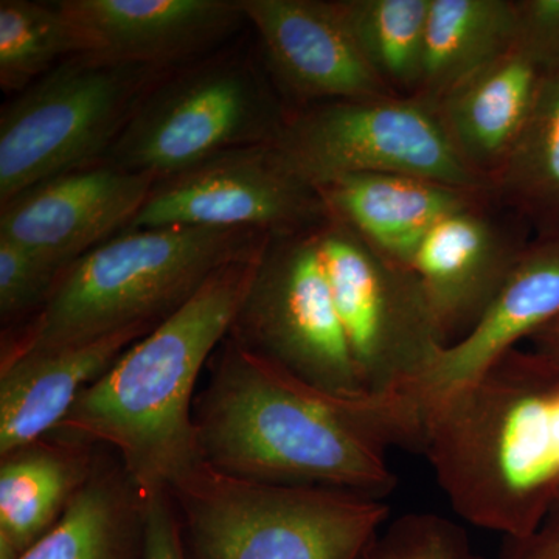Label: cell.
I'll list each match as a JSON object with an SVG mask.
<instances>
[{
	"instance_id": "603a6c76",
	"label": "cell",
	"mask_w": 559,
	"mask_h": 559,
	"mask_svg": "<svg viewBox=\"0 0 559 559\" xmlns=\"http://www.w3.org/2000/svg\"><path fill=\"white\" fill-rule=\"evenodd\" d=\"M489 191L520 215L535 237L559 234V70Z\"/></svg>"
},
{
	"instance_id": "30bf717a",
	"label": "cell",
	"mask_w": 559,
	"mask_h": 559,
	"mask_svg": "<svg viewBox=\"0 0 559 559\" xmlns=\"http://www.w3.org/2000/svg\"><path fill=\"white\" fill-rule=\"evenodd\" d=\"M331 296L360 388L403 393L448 347L415 272L374 252L341 221L319 229Z\"/></svg>"
},
{
	"instance_id": "7c38bea8",
	"label": "cell",
	"mask_w": 559,
	"mask_h": 559,
	"mask_svg": "<svg viewBox=\"0 0 559 559\" xmlns=\"http://www.w3.org/2000/svg\"><path fill=\"white\" fill-rule=\"evenodd\" d=\"M533 238L532 227L491 191L429 230L411 270L448 347L479 322Z\"/></svg>"
},
{
	"instance_id": "277c9868",
	"label": "cell",
	"mask_w": 559,
	"mask_h": 559,
	"mask_svg": "<svg viewBox=\"0 0 559 559\" xmlns=\"http://www.w3.org/2000/svg\"><path fill=\"white\" fill-rule=\"evenodd\" d=\"M271 235L216 227L127 229L61 272L35 318L3 331L0 367L131 326H156Z\"/></svg>"
},
{
	"instance_id": "52a82bcc",
	"label": "cell",
	"mask_w": 559,
	"mask_h": 559,
	"mask_svg": "<svg viewBox=\"0 0 559 559\" xmlns=\"http://www.w3.org/2000/svg\"><path fill=\"white\" fill-rule=\"evenodd\" d=\"M173 70L68 58L0 112V205L40 180L100 164Z\"/></svg>"
},
{
	"instance_id": "4316f807",
	"label": "cell",
	"mask_w": 559,
	"mask_h": 559,
	"mask_svg": "<svg viewBox=\"0 0 559 559\" xmlns=\"http://www.w3.org/2000/svg\"><path fill=\"white\" fill-rule=\"evenodd\" d=\"M61 271L0 238V322L3 331L24 325L49 299Z\"/></svg>"
},
{
	"instance_id": "e0dca14e",
	"label": "cell",
	"mask_w": 559,
	"mask_h": 559,
	"mask_svg": "<svg viewBox=\"0 0 559 559\" xmlns=\"http://www.w3.org/2000/svg\"><path fill=\"white\" fill-rule=\"evenodd\" d=\"M559 316V234L535 237L473 330L404 390L415 409L476 380Z\"/></svg>"
},
{
	"instance_id": "2e32d148",
	"label": "cell",
	"mask_w": 559,
	"mask_h": 559,
	"mask_svg": "<svg viewBox=\"0 0 559 559\" xmlns=\"http://www.w3.org/2000/svg\"><path fill=\"white\" fill-rule=\"evenodd\" d=\"M558 70V60L518 36L506 53L436 103L460 159L488 186Z\"/></svg>"
},
{
	"instance_id": "8fae6325",
	"label": "cell",
	"mask_w": 559,
	"mask_h": 559,
	"mask_svg": "<svg viewBox=\"0 0 559 559\" xmlns=\"http://www.w3.org/2000/svg\"><path fill=\"white\" fill-rule=\"evenodd\" d=\"M329 219L318 187L270 143L226 151L156 180L128 229L216 227L278 237L316 229Z\"/></svg>"
},
{
	"instance_id": "5bb4252c",
	"label": "cell",
	"mask_w": 559,
	"mask_h": 559,
	"mask_svg": "<svg viewBox=\"0 0 559 559\" xmlns=\"http://www.w3.org/2000/svg\"><path fill=\"white\" fill-rule=\"evenodd\" d=\"M156 180L103 162L40 180L0 205V238L62 272L127 230Z\"/></svg>"
},
{
	"instance_id": "cb8c5ba5",
	"label": "cell",
	"mask_w": 559,
	"mask_h": 559,
	"mask_svg": "<svg viewBox=\"0 0 559 559\" xmlns=\"http://www.w3.org/2000/svg\"><path fill=\"white\" fill-rule=\"evenodd\" d=\"M364 60L395 95L421 86L430 0H333Z\"/></svg>"
},
{
	"instance_id": "f1b7e54d",
	"label": "cell",
	"mask_w": 559,
	"mask_h": 559,
	"mask_svg": "<svg viewBox=\"0 0 559 559\" xmlns=\"http://www.w3.org/2000/svg\"><path fill=\"white\" fill-rule=\"evenodd\" d=\"M520 36L559 61V0H516Z\"/></svg>"
},
{
	"instance_id": "9c48e42d",
	"label": "cell",
	"mask_w": 559,
	"mask_h": 559,
	"mask_svg": "<svg viewBox=\"0 0 559 559\" xmlns=\"http://www.w3.org/2000/svg\"><path fill=\"white\" fill-rule=\"evenodd\" d=\"M314 186L352 173L417 176L463 189H489L452 146L436 103L382 95L290 110L274 143Z\"/></svg>"
},
{
	"instance_id": "9a60e30c",
	"label": "cell",
	"mask_w": 559,
	"mask_h": 559,
	"mask_svg": "<svg viewBox=\"0 0 559 559\" xmlns=\"http://www.w3.org/2000/svg\"><path fill=\"white\" fill-rule=\"evenodd\" d=\"M261 62L289 110L395 95L364 60L333 0H240Z\"/></svg>"
},
{
	"instance_id": "7a4b0ae2",
	"label": "cell",
	"mask_w": 559,
	"mask_h": 559,
	"mask_svg": "<svg viewBox=\"0 0 559 559\" xmlns=\"http://www.w3.org/2000/svg\"><path fill=\"white\" fill-rule=\"evenodd\" d=\"M421 452L452 510L520 538L559 499V367L510 349L476 380L418 409Z\"/></svg>"
},
{
	"instance_id": "ba28073f",
	"label": "cell",
	"mask_w": 559,
	"mask_h": 559,
	"mask_svg": "<svg viewBox=\"0 0 559 559\" xmlns=\"http://www.w3.org/2000/svg\"><path fill=\"white\" fill-rule=\"evenodd\" d=\"M319 229L267 240L229 336L320 392L369 395L334 307Z\"/></svg>"
},
{
	"instance_id": "8992f818",
	"label": "cell",
	"mask_w": 559,
	"mask_h": 559,
	"mask_svg": "<svg viewBox=\"0 0 559 559\" xmlns=\"http://www.w3.org/2000/svg\"><path fill=\"white\" fill-rule=\"evenodd\" d=\"M289 112L263 62L224 47L168 73L102 162L168 178L226 151L277 142Z\"/></svg>"
},
{
	"instance_id": "d4e9b609",
	"label": "cell",
	"mask_w": 559,
	"mask_h": 559,
	"mask_svg": "<svg viewBox=\"0 0 559 559\" xmlns=\"http://www.w3.org/2000/svg\"><path fill=\"white\" fill-rule=\"evenodd\" d=\"M75 55L57 2H0V87L5 94H20Z\"/></svg>"
},
{
	"instance_id": "6da1fadb",
	"label": "cell",
	"mask_w": 559,
	"mask_h": 559,
	"mask_svg": "<svg viewBox=\"0 0 559 559\" xmlns=\"http://www.w3.org/2000/svg\"><path fill=\"white\" fill-rule=\"evenodd\" d=\"M201 460L227 476L384 499L385 451L419 454L421 421L401 393L341 399L290 377L227 334L193 406Z\"/></svg>"
},
{
	"instance_id": "484cf974",
	"label": "cell",
	"mask_w": 559,
	"mask_h": 559,
	"mask_svg": "<svg viewBox=\"0 0 559 559\" xmlns=\"http://www.w3.org/2000/svg\"><path fill=\"white\" fill-rule=\"evenodd\" d=\"M364 559H485L468 533L436 513H407L385 524Z\"/></svg>"
},
{
	"instance_id": "5b68a950",
	"label": "cell",
	"mask_w": 559,
	"mask_h": 559,
	"mask_svg": "<svg viewBox=\"0 0 559 559\" xmlns=\"http://www.w3.org/2000/svg\"><path fill=\"white\" fill-rule=\"evenodd\" d=\"M170 495L190 559H364L390 511L360 492L259 484L204 462Z\"/></svg>"
},
{
	"instance_id": "d6986e66",
	"label": "cell",
	"mask_w": 559,
	"mask_h": 559,
	"mask_svg": "<svg viewBox=\"0 0 559 559\" xmlns=\"http://www.w3.org/2000/svg\"><path fill=\"white\" fill-rule=\"evenodd\" d=\"M153 329L131 326L0 367V457L53 432L81 393Z\"/></svg>"
},
{
	"instance_id": "ffe728a7",
	"label": "cell",
	"mask_w": 559,
	"mask_h": 559,
	"mask_svg": "<svg viewBox=\"0 0 559 559\" xmlns=\"http://www.w3.org/2000/svg\"><path fill=\"white\" fill-rule=\"evenodd\" d=\"M100 444L53 432L0 457V559H20L90 480Z\"/></svg>"
},
{
	"instance_id": "f546056e",
	"label": "cell",
	"mask_w": 559,
	"mask_h": 559,
	"mask_svg": "<svg viewBox=\"0 0 559 559\" xmlns=\"http://www.w3.org/2000/svg\"><path fill=\"white\" fill-rule=\"evenodd\" d=\"M498 559H559V499L532 533L503 536Z\"/></svg>"
},
{
	"instance_id": "83f0119b",
	"label": "cell",
	"mask_w": 559,
	"mask_h": 559,
	"mask_svg": "<svg viewBox=\"0 0 559 559\" xmlns=\"http://www.w3.org/2000/svg\"><path fill=\"white\" fill-rule=\"evenodd\" d=\"M146 559H190L170 492L145 496Z\"/></svg>"
},
{
	"instance_id": "ac0fdd59",
	"label": "cell",
	"mask_w": 559,
	"mask_h": 559,
	"mask_svg": "<svg viewBox=\"0 0 559 559\" xmlns=\"http://www.w3.org/2000/svg\"><path fill=\"white\" fill-rule=\"evenodd\" d=\"M316 187L331 218L344 223L385 260L409 270L419 245L439 221L489 191L392 173H352Z\"/></svg>"
},
{
	"instance_id": "4dcf8cb0",
	"label": "cell",
	"mask_w": 559,
	"mask_h": 559,
	"mask_svg": "<svg viewBox=\"0 0 559 559\" xmlns=\"http://www.w3.org/2000/svg\"><path fill=\"white\" fill-rule=\"evenodd\" d=\"M533 352L559 367V316L536 331L528 340Z\"/></svg>"
},
{
	"instance_id": "4fadbf2b",
	"label": "cell",
	"mask_w": 559,
	"mask_h": 559,
	"mask_svg": "<svg viewBox=\"0 0 559 559\" xmlns=\"http://www.w3.org/2000/svg\"><path fill=\"white\" fill-rule=\"evenodd\" d=\"M76 55L176 70L226 47L248 24L240 0H58ZM75 55V57H76Z\"/></svg>"
},
{
	"instance_id": "7402d4cb",
	"label": "cell",
	"mask_w": 559,
	"mask_h": 559,
	"mask_svg": "<svg viewBox=\"0 0 559 559\" xmlns=\"http://www.w3.org/2000/svg\"><path fill=\"white\" fill-rule=\"evenodd\" d=\"M516 0H430L419 97L437 103L516 43Z\"/></svg>"
},
{
	"instance_id": "44dd1931",
	"label": "cell",
	"mask_w": 559,
	"mask_h": 559,
	"mask_svg": "<svg viewBox=\"0 0 559 559\" xmlns=\"http://www.w3.org/2000/svg\"><path fill=\"white\" fill-rule=\"evenodd\" d=\"M20 559H146L145 496L112 451L102 447L61 520Z\"/></svg>"
},
{
	"instance_id": "3957f363",
	"label": "cell",
	"mask_w": 559,
	"mask_h": 559,
	"mask_svg": "<svg viewBox=\"0 0 559 559\" xmlns=\"http://www.w3.org/2000/svg\"><path fill=\"white\" fill-rule=\"evenodd\" d=\"M260 253L216 272L132 344L55 430L108 448L143 496L170 492L202 462L193 423L198 382L229 334Z\"/></svg>"
}]
</instances>
